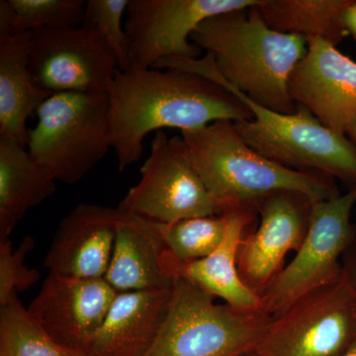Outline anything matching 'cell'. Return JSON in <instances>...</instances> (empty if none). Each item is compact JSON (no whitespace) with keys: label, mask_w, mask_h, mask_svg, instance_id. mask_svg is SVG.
Instances as JSON below:
<instances>
[{"label":"cell","mask_w":356,"mask_h":356,"mask_svg":"<svg viewBox=\"0 0 356 356\" xmlns=\"http://www.w3.org/2000/svg\"><path fill=\"white\" fill-rule=\"evenodd\" d=\"M0 356L88 355L54 341L15 295L0 307Z\"/></svg>","instance_id":"7402d4cb"},{"label":"cell","mask_w":356,"mask_h":356,"mask_svg":"<svg viewBox=\"0 0 356 356\" xmlns=\"http://www.w3.org/2000/svg\"><path fill=\"white\" fill-rule=\"evenodd\" d=\"M187 158L221 214L257 212L273 192H299L314 203L339 196L332 177L299 172L269 161L254 151L228 120L181 132Z\"/></svg>","instance_id":"3957f363"},{"label":"cell","mask_w":356,"mask_h":356,"mask_svg":"<svg viewBox=\"0 0 356 356\" xmlns=\"http://www.w3.org/2000/svg\"><path fill=\"white\" fill-rule=\"evenodd\" d=\"M355 204L353 189L313 204L308 229L296 255L261 294L267 314L275 317L343 276L339 259L353 238L350 217Z\"/></svg>","instance_id":"52a82bcc"},{"label":"cell","mask_w":356,"mask_h":356,"mask_svg":"<svg viewBox=\"0 0 356 356\" xmlns=\"http://www.w3.org/2000/svg\"><path fill=\"white\" fill-rule=\"evenodd\" d=\"M33 32L0 37V137L27 147L28 118L53 93L38 88L29 70Z\"/></svg>","instance_id":"d6986e66"},{"label":"cell","mask_w":356,"mask_h":356,"mask_svg":"<svg viewBox=\"0 0 356 356\" xmlns=\"http://www.w3.org/2000/svg\"><path fill=\"white\" fill-rule=\"evenodd\" d=\"M227 214L229 222L226 235L212 254L198 261H180L168 250L161 259V267L172 280L188 281L238 310L264 311L261 295L245 282L238 266L243 231L254 219V212L241 211Z\"/></svg>","instance_id":"2e32d148"},{"label":"cell","mask_w":356,"mask_h":356,"mask_svg":"<svg viewBox=\"0 0 356 356\" xmlns=\"http://www.w3.org/2000/svg\"><path fill=\"white\" fill-rule=\"evenodd\" d=\"M273 316L215 303L188 281L175 278L158 339L146 356H245L257 350Z\"/></svg>","instance_id":"5b68a950"},{"label":"cell","mask_w":356,"mask_h":356,"mask_svg":"<svg viewBox=\"0 0 356 356\" xmlns=\"http://www.w3.org/2000/svg\"><path fill=\"white\" fill-rule=\"evenodd\" d=\"M118 208L163 224L222 215L187 158L182 138H168L163 131L154 133L140 181Z\"/></svg>","instance_id":"9c48e42d"},{"label":"cell","mask_w":356,"mask_h":356,"mask_svg":"<svg viewBox=\"0 0 356 356\" xmlns=\"http://www.w3.org/2000/svg\"><path fill=\"white\" fill-rule=\"evenodd\" d=\"M168 250L163 222L120 210L104 280L119 293L172 288L173 280L161 267Z\"/></svg>","instance_id":"ac0fdd59"},{"label":"cell","mask_w":356,"mask_h":356,"mask_svg":"<svg viewBox=\"0 0 356 356\" xmlns=\"http://www.w3.org/2000/svg\"><path fill=\"white\" fill-rule=\"evenodd\" d=\"M337 356H356V334L350 346L343 353Z\"/></svg>","instance_id":"f546056e"},{"label":"cell","mask_w":356,"mask_h":356,"mask_svg":"<svg viewBox=\"0 0 356 356\" xmlns=\"http://www.w3.org/2000/svg\"><path fill=\"white\" fill-rule=\"evenodd\" d=\"M229 214L196 217L163 224L168 252L180 261H193L212 254L221 245L228 228Z\"/></svg>","instance_id":"603a6c76"},{"label":"cell","mask_w":356,"mask_h":356,"mask_svg":"<svg viewBox=\"0 0 356 356\" xmlns=\"http://www.w3.org/2000/svg\"><path fill=\"white\" fill-rule=\"evenodd\" d=\"M346 271H348V270H346ZM348 274H350L351 280H353V284H355V286L356 288V273L355 274L348 273Z\"/></svg>","instance_id":"4dcf8cb0"},{"label":"cell","mask_w":356,"mask_h":356,"mask_svg":"<svg viewBox=\"0 0 356 356\" xmlns=\"http://www.w3.org/2000/svg\"><path fill=\"white\" fill-rule=\"evenodd\" d=\"M35 245L32 236H26L14 250L10 241L0 243V307L6 306L18 292L26 291L39 282L41 273L26 267V255Z\"/></svg>","instance_id":"484cf974"},{"label":"cell","mask_w":356,"mask_h":356,"mask_svg":"<svg viewBox=\"0 0 356 356\" xmlns=\"http://www.w3.org/2000/svg\"><path fill=\"white\" fill-rule=\"evenodd\" d=\"M29 70L50 93L108 95L119 65L97 33L79 26L33 31Z\"/></svg>","instance_id":"8fae6325"},{"label":"cell","mask_w":356,"mask_h":356,"mask_svg":"<svg viewBox=\"0 0 356 356\" xmlns=\"http://www.w3.org/2000/svg\"><path fill=\"white\" fill-rule=\"evenodd\" d=\"M14 10L13 35L44 28L79 27L83 24L84 0H9Z\"/></svg>","instance_id":"cb8c5ba5"},{"label":"cell","mask_w":356,"mask_h":356,"mask_svg":"<svg viewBox=\"0 0 356 356\" xmlns=\"http://www.w3.org/2000/svg\"><path fill=\"white\" fill-rule=\"evenodd\" d=\"M343 23L348 34L356 41V0H351V3L344 11Z\"/></svg>","instance_id":"83f0119b"},{"label":"cell","mask_w":356,"mask_h":356,"mask_svg":"<svg viewBox=\"0 0 356 356\" xmlns=\"http://www.w3.org/2000/svg\"><path fill=\"white\" fill-rule=\"evenodd\" d=\"M172 289L118 293L88 356H146L165 323Z\"/></svg>","instance_id":"e0dca14e"},{"label":"cell","mask_w":356,"mask_h":356,"mask_svg":"<svg viewBox=\"0 0 356 356\" xmlns=\"http://www.w3.org/2000/svg\"><path fill=\"white\" fill-rule=\"evenodd\" d=\"M307 44L290 76V97L325 127L346 135L356 115V63L325 40L309 38Z\"/></svg>","instance_id":"4fadbf2b"},{"label":"cell","mask_w":356,"mask_h":356,"mask_svg":"<svg viewBox=\"0 0 356 356\" xmlns=\"http://www.w3.org/2000/svg\"><path fill=\"white\" fill-rule=\"evenodd\" d=\"M119 208L79 204L60 221L44 266L65 277L95 280L108 271Z\"/></svg>","instance_id":"9a60e30c"},{"label":"cell","mask_w":356,"mask_h":356,"mask_svg":"<svg viewBox=\"0 0 356 356\" xmlns=\"http://www.w3.org/2000/svg\"><path fill=\"white\" fill-rule=\"evenodd\" d=\"M245 356H261V355H259V353H257V351H254V353H250V355H248Z\"/></svg>","instance_id":"1f68e13d"},{"label":"cell","mask_w":356,"mask_h":356,"mask_svg":"<svg viewBox=\"0 0 356 356\" xmlns=\"http://www.w3.org/2000/svg\"><path fill=\"white\" fill-rule=\"evenodd\" d=\"M184 70L219 84L252 110L254 120L234 123L257 154L290 170L324 173L356 187V145L323 125L310 110L298 105L295 113L282 114L255 104L222 76L209 53L187 60Z\"/></svg>","instance_id":"277c9868"},{"label":"cell","mask_w":356,"mask_h":356,"mask_svg":"<svg viewBox=\"0 0 356 356\" xmlns=\"http://www.w3.org/2000/svg\"><path fill=\"white\" fill-rule=\"evenodd\" d=\"M350 3L351 0H261L257 9L275 31L322 39L337 46L350 35L343 14Z\"/></svg>","instance_id":"44dd1931"},{"label":"cell","mask_w":356,"mask_h":356,"mask_svg":"<svg viewBox=\"0 0 356 356\" xmlns=\"http://www.w3.org/2000/svg\"><path fill=\"white\" fill-rule=\"evenodd\" d=\"M36 114L27 149L56 181H81L111 147L108 95L53 93Z\"/></svg>","instance_id":"8992f818"},{"label":"cell","mask_w":356,"mask_h":356,"mask_svg":"<svg viewBox=\"0 0 356 356\" xmlns=\"http://www.w3.org/2000/svg\"><path fill=\"white\" fill-rule=\"evenodd\" d=\"M118 293L104 278L81 280L50 273L27 309L54 341L88 355Z\"/></svg>","instance_id":"7c38bea8"},{"label":"cell","mask_w":356,"mask_h":356,"mask_svg":"<svg viewBox=\"0 0 356 356\" xmlns=\"http://www.w3.org/2000/svg\"><path fill=\"white\" fill-rule=\"evenodd\" d=\"M108 96L110 145L120 172L139 161L149 133L254 119L252 110L221 86L181 70L119 69Z\"/></svg>","instance_id":"6da1fadb"},{"label":"cell","mask_w":356,"mask_h":356,"mask_svg":"<svg viewBox=\"0 0 356 356\" xmlns=\"http://www.w3.org/2000/svg\"><path fill=\"white\" fill-rule=\"evenodd\" d=\"M356 334V288L344 269L336 282L311 293L271 318L261 356H337Z\"/></svg>","instance_id":"ba28073f"},{"label":"cell","mask_w":356,"mask_h":356,"mask_svg":"<svg viewBox=\"0 0 356 356\" xmlns=\"http://www.w3.org/2000/svg\"><path fill=\"white\" fill-rule=\"evenodd\" d=\"M346 136L356 145V115L353 121L350 122V126H348V131H346ZM356 192V187L353 188Z\"/></svg>","instance_id":"f1b7e54d"},{"label":"cell","mask_w":356,"mask_h":356,"mask_svg":"<svg viewBox=\"0 0 356 356\" xmlns=\"http://www.w3.org/2000/svg\"><path fill=\"white\" fill-rule=\"evenodd\" d=\"M56 180L27 147L0 137V243L28 211L54 195Z\"/></svg>","instance_id":"ffe728a7"},{"label":"cell","mask_w":356,"mask_h":356,"mask_svg":"<svg viewBox=\"0 0 356 356\" xmlns=\"http://www.w3.org/2000/svg\"><path fill=\"white\" fill-rule=\"evenodd\" d=\"M261 0H130L124 29L132 65L153 69L165 58H196L191 43L199 25L213 16L259 6Z\"/></svg>","instance_id":"30bf717a"},{"label":"cell","mask_w":356,"mask_h":356,"mask_svg":"<svg viewBox=\"0 0 356 356\" xmlns=\"http://www.w3.org/2000/svg\"><path fill=\"white\" fill-rule=\"evenodd\" d=\"M191 39L212 54L222 76L250 102L278 113L297 111L288 86L308 51L305 37L271 29L255 6L208 18Z\"/></svg>","instance_id":"7a4b0ae2"},{"label":"cell","mask_w":356,"mask_h":356,"mask_svg":"<svg viewBox=\"0 0 356 356\" xmlns=\"http://www.w3.org/2000/svg\"><path fill=\"white\" fill-rule=\"evenodd\" d=\"M14 10L9 0L0 1V37L11 36L13 31Z\"/></svg>","instance_id":"4316f807"},{"label":"cell","mask_w":356,"mask_h":356,"mask_svg":"<svg viewBox=\"0 0 356 356\" xmlns=\"http://www.w3.org/2000/svg\"><path fill=\"white\" fill-rule=\"evenodd\" d=\"M313 204L304 194L287 191L273 192L259 201V228L243 238L238 254L241 276L250 287L264 289L280 273L288 252L298 250Z\"/></svg>","instance_id":"5bb4252c"},{"label":"cell","mask_w":356,"mask_h":356,"mask_svg":"<svg viewBox=\"0 0 356 356\" xmlns=\"http://www.w3.org/2000/svg\"><path fill=\"white\" fill-rule=\"evenodd\" d=\"M129 3L130 0H88L81 24L104 40L121 70H127L132 65L127 34L122 25Z\"/></svg>","instance_id":"d4e9b609"}]
</instances>
